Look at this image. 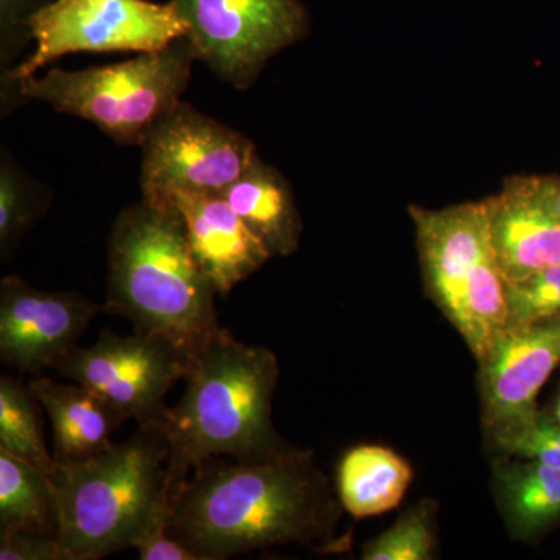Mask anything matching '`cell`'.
I'll return each mask as SVG.
<instances>
[{
  "label": "cell",
  "mask_w": 560,
  "mask_h": 560,
  "mask_svg": "<svg viewBox=\"0 0 560 560\" xmlns=\"http://www.w3.org/2000/svg\"><path fill=\"white\" fill-rule=\"evenodd\" d=\"M190 359L158 335L121 337L103 330L90 348L73 346L54 370L101 394L138 427H160L167 416L165 396L189 371Z\"/></svg>",
  "instance_id": "cell-10"
},
{
  "label": "cell",
  "mask_w": 560,
  "mask_h": 560,
  "mask_svg": "<svg viewBox=\"0 0 560 560\" xmlns=\"http://www.w3.org/2000/svg\"><path fill=\"white\" fill-rule=\"evenodd\" d=\"M58 540L72 560H97L136 548L167 526L173 478L171 447L158 427L75 464H54L50 475Z\"/></svg>",
  "instance_id": "cell-4"
},
{
  "label": "cell",
  "mask_w": 560,
  "mask_h": 560,
  "mask_svg": "<svg viewBox=\"0 0 560 560\" xmlns=\"http://www.w3.org/2000/svg\"><path fill=\"white\" fill-rule=\"evenodd\" d=\"M140 560H200L190 548L167 533V526L154 529L136 545Z\"/></svg>",
  "instance_id": "cell-26"
},
{
  "label": "cell",
  "mask_w": 560,
  "mask_h": 560,
  "mask_svg": "<svg viewBox=\"0 0 560 560\" xmlns=\"http://www.w3.org/2000/svg\"><path fill=\"white\" fill-rule=\"evenodd\" d=\"M51 0H0V69H14V61L33 40L32 21Z\"/></svg>",
  "instance_id": "cell-24"
},
{
  "label": "cell",
  "mask_w": 560,
  "mask_h": 560,
  "mask_svg": "<svg viewBox=\"0 0 560 560\" xmlns=\"http://www.w3.org/2000/svg\"><path fill=\"white\" fill-rule=\"evenodd\" d=\"M540 197L547 202L548 208L560 220V178L559 176H534Z\"/></svg>",
  "instance_id": "cell-27"
},
{
  "label": "cell",
  "mask_w": 560,
  "mask_h": 560,
  "mask_svg": "<svg viewBox=\"0 0 560 560\" xmlns=\"http://www.w3.org/2000/svg\"><path fill=\"white\" fill-rule=\"evenodd\" d=\"M555 418L560 423V397H559V401H558V408H556V416H555Z\"/></svg>",
  "instance_id": "cell-28"
},
{
  "label": "cell",
  "mask_w": 560,
  "mask_h": 560,
  "mask_svg": "<svg viewBox=\"0 0 560 560\" xmlns=\"http://www.w3.org/2000/svg\"><path fill=\"white\" fill-rule=\"evenodd\" d=\"M279 377L271 350L226 329L190 357L186 393L160 427L171 447L173 489L202 460L250 458L285 442L272 423Z\"/></svg>",
  "instance_id": "cell-3"
},
{
  "label": "cell",
  "mask_w": 560,
  "mask_h": 560,
  "mask_svg": "<svg viewBox=\"0 0 560 560\" xmlns=\"http://www.w3.org/2000/svg\"><path fill=\"white\" fill-rule=\"evenodd\" d=\"M187 24L175 3L151 0H51L33 18L36 49L2 73V114L18 101V83L70 54L156 51L183 38Z\"/></svg>",
  "instance_id": "cell-7"
},
{
  "label": "cell",
  "mask_w": 560,
  "mask_h": 560,
  "mask_svg": "<svg viewBox=\"0 0 560 560\" xmlns=\"http://www.w3.org/2000/svg\"><path fill=\"white\" fill-rule=\"evenodd\" d=\"M44 190L32 180L10 151L0 154V256L10 260L22 237L46 210Z\"/></svg>",
  "instance_id": "cell-21"
},
{
  "label": "cell",
  "mask_w": 560,
  "mask_h": 560,
  "mask_svg": "<svg viewBox=\"0 0 560 560\" xmlns=\"http://www.w3.org/2000/svg\"><path fill=\"white\" fill-rule=\"evenodd\" d=\"M215 296L171 202L142 198L121 210L108 238L103 312L165 338L190 359L223 329Z\"/></svg>",
  "instance_id": "cell-2"
},
{
  "label": "cell",
  "mask_w": 560,
  "mask_h": 560,
  "mask_svg": "<svg viewBox=\"0 0 560 560\" xmlns=\"http://www.w3.org/2000/svg\"><path fill=\"white\" fill-rule=\"evenodd\" d=\"M223 195L271 257H289L300 248V210L278 168L257 156Z\"/></svg>",
  "instance_id": "cell-16"
},
{
  "label": "cell",
  "mask_w": 560,
  "mask_h": 560,
  "mask_svg": "<svg viewBox=\"0 0 560 560\" xmlns=\"http://www.w3.org/2000/svg\"><path fill=\"white\" fill-rule=\"evenodd\" d=\"M427 294L480 361L508 329L506 280L490 245L486 202L410 206Z\"/></svg>",
  "instance_id": "cell-6"
},
{
  "label": "cell",
  "mask_w": 560,
  "mask_h": 560,
  "mask_svg": "<svg viewBox=\"0 0 560 560\" xmlns=\"http://www.w3.org/2000/svg\"><path fill=\"white\" fill-rule=\"evenodd\" d=\"M28 386L51 422L54 464L81 463L108 451L114 431L128 420L101 394L79 383L36 377Z\"/></svg>",
  "instance_id": "cell-15"
},
{
  "label": "cell",
  "mask_w": 560,
  "mask_h": 560,
  "mask_svg": "<svg viewBox=\"0 0 560 560\" xmlns=\"http://www.w3.org/2000/svg\"><path fill=\"white\" fill-rule=\"evenodd\" d=\"M102 311L77 291H43L7 276L0 282V359L24 372L55 368Z\"/></svg>",
  "instance_id": "cell-12"
},
{
  "label": "cell",
  "mask_w": 560,
  "mask_h": 560,
  "mask_svg": "<svg viewBox=\"0 0 560 560\" xmlns=\"http://www.w3.org/2000/svg\"><path fill=\"white\" fill-rule=\"evenodd\" d=\"M0 530L58 539V514L49 475L0 448Z\"/></svg>",
  "instance_id": "cell-19"
},
{
  "label": "cell",
  "mask_w": 560,
  "mask_h": 560,
  "mask_svg": "<svg viewBox=\"0 0 560 560\" xmlns=\"http://www.w3.org/2000/svg\"><path fill=\"white\" fill-rule=\"evenodd\" d=\"M438 504L422 500L394 522L381 536L361 548L364 560H430L438 547Z\"/></svg>",
  "instance_id": "cell-22"
},
{
  "label": "cell",
  "mask_w": 560,
  "mask_h": 560,
  "mask_svg": "<svg viewBox=\"0 0 560 560\" xmlns=\"http://www.w3.org/2000/svg\"><path fill=\"white\" fill-rule=\"evenodd\" d=\"M187 24L197 61L235 90L248 91L272 57L304 39L302 0H172Z\"/></svg>",
  "instance_id": "cell-8"
},
{
  "label": "cell",
  "mask_w": 560,
  "mask_h": 560,
  "mask_svg": "<svg viewBox=\"0 0 560 560\" xmlns=\"http://www.w3.org/2000/svg\"><path fill=\"white\" fill-rule=\"evenodd\" d=\"M485 202L490 245L506 283L560 264V220L534 176H511Z\"/></svg>",
  "instance_id": "cell-14"
},
{
  "label": "cell",
  "mask_w": 560,
  "mask_h": 560,
  "mask_svg": "<svg viewBox=\"0 0 560 560\" xmlns=\"http://www.w3.org/2000/svg\"><path fill=\"white\" fill-rule=\"evenodd\" d=\"M559 364L560 316L504 331L478 361L482 433L501 456L536 422L537 396Z\"/></svg>",
  "instance_id": "cell-11"
},
{
  "label": "cell",
  "mask_w": 560,
  "mask_h": 560,
  "mask_svg": "<svg viewBox=\"0 0 560 560\" xmlns=\"http://www.w3.org/2000/svg\"><path fill=\"white\" fill-rule=\"evenodd\" d=\"M164 201L178 212L191 254L220 296L272 259L224 195L178 191Z\"/></svg>",
  "instance_id": "cell-13"
},
{
  "label": "cell",
  "mask_w": 560,
  "mask_h": 560,
  "mask_svg": "<svg viewBox=\"0 0 560 560\" xmlns=\"http://www.w3.org/2000/svg\"><path fill=\"white\" fill-rule=\"evenodd\" d=\"M508 330L560 316V264L506 283Z\"/></svg>",
  "instance_id": "cell-23"
},
{
  "label": "cell",
  "mask_w": 560,
  "mask_h": 560,
  "mask_svg": "<svg viewBox=\"0 0 560 560\" xmlns=\"http://www.w3.org/2000/svg\"><path fill=\"white\" fill-rule=\"evenodd\" d=\"M412 477L410 463L399 453L383 445H357L342 455L335 489L352 517H375L399 506Z\"/></svg>",
  "instance_id": "cell-18"
},
{
  "label": "cell",
  "mask_w": 560,
  "mask_h": 560,
  "mask_svg": "<svg viewBox=\"0 0 560 560\" xmlns=\"http://www.w3.org/2000/svg\"><path fill=\"white\" fill-rule=\"evenodd\" d=\"M38 405L31 386L11 377L0 378V448L50 475L54 453L47 451Z\"/></svg>",
  "instance_id": "cell-20"
},
{
  "label": "cell",
  "mask_w": 560,
  "mask_h": 560,
  "mask_svg": "<svg viewBox=\"0 0 560 560\" xmlns=\"http://www.w3.org/2000/svg\"><path fill=\"white\" fill-rule=\"evenodd\" d=\"M140 149V189L151 201L178 191L223 195L259 156L253 140L187 102L158 121Z\"/></svg>",
  "instance_id": "cell-9"
},
{
  "label": "cell",
  "mask_w": 560,
  "mask_h": 560,
  "mask_svg": "<svg viewBox=\"0 0 560 560\" xmlns=\"http://www.w3.org/2000/svg\"><path fill=\"white\" fill-rule=\"evenodd\" d=\"M197 61L186 36L132 60L83 70L50 69L18 83L21 101L91 121L120 145H142L158 121L179 105Z\"/></svg>",
  "instance_id": "cell-5"
},
{
  "label": "cell",
  "mask_w": 560,
  "mask_h": 560,
  "mask_svg": "<svg viewBox=\"0 0 560 560\" xmlns=\"http://www.w3.org/2000/svg\"><path fill=\"white\" fill-rule=\"evenodd\" d=\"M493 495L511 536L530 544L560 521V467L500 456Z\"/></svg>",
  "instance_id": "cell-17"
},
{
  "label": "cell",
  "mask_w": 560,
  "mask_h": 560,
  "mask_svg": "<svg viewBox=\"0 0 560 560\" xmlns=\"http://www.w3.org/2000/svg\"><path fill=\"white\" fill-rule=\"evenodd\" d=\"M0 560H72L57 537L0 530Z\"/></svg>",
  "instance_id": "cell-25"
},
{
  "label": "cell",
  "mask_w": 560,
  "mask_h": 560,
  "mask_svg": "<svg viewBox=\"0 0 560 560\" xmlns=\"http://www.w3.org/2000/svg\"><path fill=\"white\" fill-rule=\"evenodd\" d=\"M342 506L311 451L283 442L250 458H210L172 490L167 533L200 560L300 544L342 548Z\"/></svg>",
  "instance_id": "cell-1"
}]
</instances>
